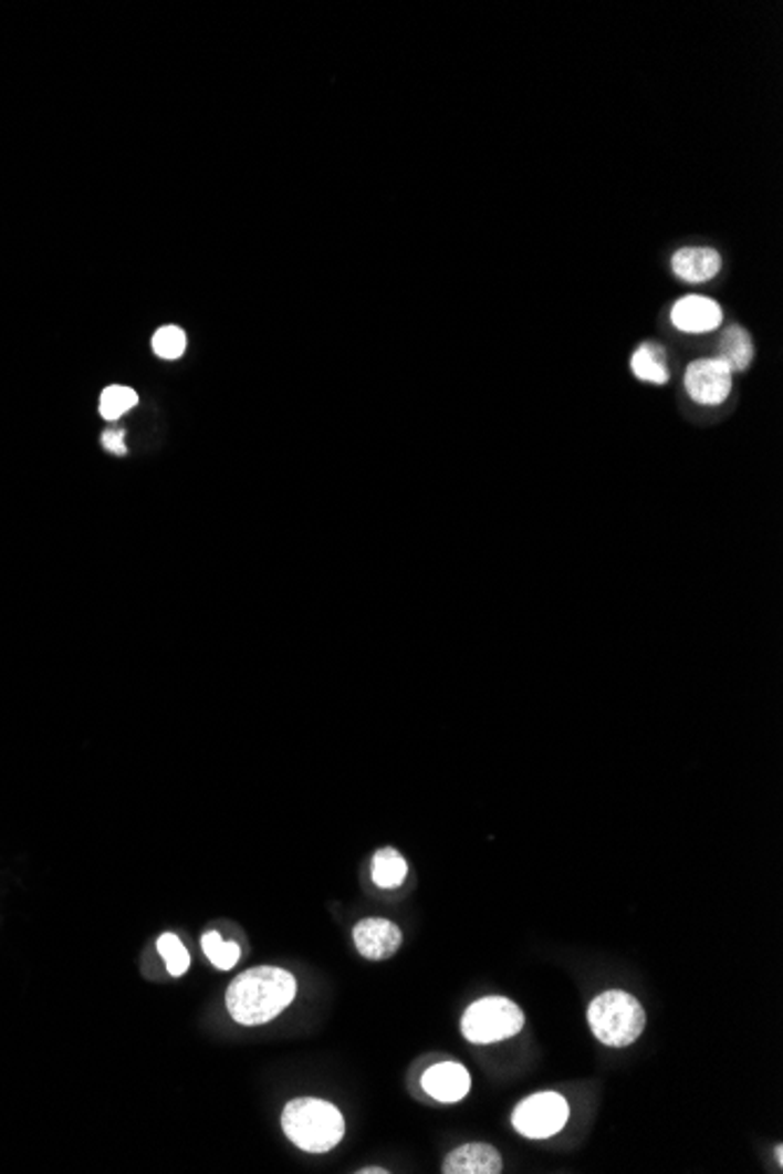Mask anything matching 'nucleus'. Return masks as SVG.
I'll return each mask as SVG.
<instances>
[{"label":"nucleus","mask_w":783,"mask_h":1174,"mask_svg":"<svg viewBox=\"0 0 783 1174\" xmlns=\"http://www.w3.org/2000/svg\"><path fill=\"white\" fill-rule=\"evenodd\" d=\"M293 997H296V978L289 970L261 966L232 980L226 994V1006L234 1022L257 1027L275 1020Z\"/></svg>","instance_id":"obj_1"},{"label":"nucleus","mask_w":783,"mask_h":1174,"mask_svg":"<svg viewBox=\"0 0 783 1174\" xmlns=\"http://www.w3.org/2000/svg\"><path fill=\"white\" fill-rule=\"evenodd\" d=\"M282 1128L286 1137L307 1153H326L345 1134L343 1113L324 1100L299 1098L291 1100L282 1111Z\"/></svg>","instance_id":"obj_2"},{"label":"nucleus","mask_w":783,"mask_h":1174,"mask_svg":"<svg viewBox=\"0 0 783 1174\" xmlns=\"http://www.w3.org/2000/svg\"><path fill=\"white\" fill-rule=\"evenodd\" d=\"M589 1027L601 1043L626 1048L643 1033L645 1010L631 994L619 989L605 991L589 1006Z\"/></svg>","instance_id":"obj_3"},{"label":"nucleus","mask_w":783,"mask_h":1174,"mask_svg":"<svg viewBox=\"0 0 783 1174\" xmlns=\"http://www.w3.org/2000/svg\"><path fill=\"white\" fill-rule=\"evenodd\" d=\"M523 1029L521 1008L502 997H488L467 1008L462 1033L472 1043H495L514 1037Z\"/></svg>","instance_id":"obj_4"},{"label":"nucleus","mask_w":783,"mask_h":1174,"mask_svg":"<svg viewBox=\"0 0 783 1174\" xmlns=\"http://www.w3.org/2000/svg\"><path fill=\"white\" fill-rule=\"evenodd\" d=\"M567 1116H571V1109L561 1094L537 1092L514 1109L512 1125L528 1140H544L563 1130Z\"/></svg>","instance_id":"obj_5"},{"label":"nucleus","mask_w":783,"mask_h":1174,"mask_svg":"<svg viewBox=\"0 0 783 1174\" xmlns=\"http://www.w3.org/2000/svg\"><path fill=\"white\" fill-rule=\"evenodd\" d=\"M685 389L701 406H718L732 392V371L722 360H697L685 371Z\"/></svg>","instance_id":"obj_6"},{"label":"nucleus","mask_w":783,"mask_h":1174,"mask_svg":"<svg viewBox=\"0 0 783 1174\" xmlns=\"http://www.w3.org/2000/svg\"><path fill=\"white\" fill-rule=\"evenodd\" d=\"M357 952L370 962H380L395 954L401 945V931L387 920H364L352 931Z\"/></svg>","instance_id":"obj_7"},{"label":"nucleus","mask_w":783,"mask_h":1174,"mask_svg":"<svg viewBox=\"0 0 783 1174\" xmlns=\"http://www.w3.org/2000/svg\"><path fill=\"white\" fill-rule=\"evenodd\" d=\"M671 322L682 333H711L722 322V308L707 295H685L671 308Z\"/></svg>","instance_id":"obj_8"},{"label":"nucleus","mask_w":783,"mask_h":1174,"mask_svg":"<svg viewBox=\"0 0 783 1174\" xmlns=\"http://www.w3.org/2000/svg\"><path fill=\"white\" fill-rule=\"evenodd\" d=\"M469 1088H472L469 1071L458 1062L435 1064L432 1069H427L422 1077V1090L427 1094H432L435 1100L446 1102V1104L460 1102L469 1092Z\"/></svg>","instance_id":"obj_9"},{"label":"nucleus","mask_w":783,"mask_h":1174,"mask_svg":"<svg viewBox=\"0 0 783 1174\" xmlns=\"http://www.w3.org/2000/svg\"><path fill=\"white\" fill-rule=\"evenodd\" d=\"M446 1174H498L502 1172V1159L491 1144H464L450 1151L443 1161Z\"/></svg>","instance_id":"obj_10"},{"label":"nucleus","mask_w":783,"mask_h":1174,"mask_svg":"<svg viewBox=\"0 0 783 1174\" xmlns=\"http://www.w3.org/2000/svg\"><path fill=\"white\" fill-rule=\"evenodd\" d=\"M674 274L682 282L701 284L709 282L720 270V256L709 247H688L676 251L671 261Z\"/></svg>","instance_id":"obj_11"},{"label":"nucleus","mask_w":783,"mask_h":1174,"mask_svg":"<svg viewBox=\"0 0 783 1174\" xmlns=\"http://www.w3.org/2000/svg\"><path fill=\"white\" fill-rule=\"evenodd\" d=\"M720 356L718 360L725 362L730 366V371H747L753 362V341H751V333L739 326V324H732L728 326L725 331H722L720 335Z\"/></svg>","instance_id":"obj_12"},{"label":"nucleus","mask_w":783,"mask_h":1174,"mask_svg":"<svg viewBox=\"0 0 783 1174\" xmlns=\"http://www.w3.org/2000/svg\"><path fill=\"white\" fill-rule=\"evenodd\" d=\"M631 371L636 377H640V381L650 383V385H667L669 383V362H667V352H664L659 345L655 343H645L640 345L634 356H631Z\"/></svg>","instance_id":"obj_13"},{"label":"nucleus","mask_w":783,"mask_h":1174,"mask_svg":"<svg viewBox=\"0 0 783 1174\" xmlns=\"http://www.w3.org/2000/svg\"><path fill=\"white\" fill-rule=\"evenodd\" d=\"M408 865L397 849H380L370 861V877L380 889H397L404 884Z\"/></svg>","instance_id":"obj_14"},{"label":"nucleus","mask_w":783,"mask_h":1174,"mask_svg":"<svg viewBox=\"0 0 783 1174\" xmlns=\"http://www.w3.org/2000/svg\"><path fill=\"white\" fill-rule=\"evenodd\" d=\"M136 404H139V396H136V392L132 387H125V385H111L104 389L102 394V404H100V411L102 415L106 417V420L115 423L121 420V417L132 411Z\"/></svg>","instance_id":"obj_15"},{"label":"nucleus","mask_w":783,"mask_h":1174,"mask_svg":"<svg viewBox=\"0 0 783 1174\" xmlns=\"http://www.w3.org/2000/svg\"><path fill=\"white\" fill-rule=\"evenodd\" d=\"M202 949L209 957V962L221 970H228L240 962V945L226 943L217 931H209L202 935Z\"/></svg>","instance_id":"obj_16"},{"label":"nucleus","mask_w":783,"mask_h":1174,"mask_svg":"<svg viewBox=\"0 0 783 1174\" xmlns=\"http://www.w3.org/2000/svg\"><path fill=\"white\" fill-rule=\"evenodd\" d=\"M158 952H160V957H163L165 964H167V970H169L171 975H176V978H179V975H184V973L188 970V966H190V954H188V949L184 947V943H181L179 938H176L174 933H165V935H160V941H158Z\"/></svg>","instance_id":"obj_17"},{"label":"nucleus","mask_w":783,"mask_h":1174,"mask_svg":"<svg viewBox=\"0 0 783 1174\" xmlns=\"http://www.w3.org/2000/svg\"><path fill=\"white\" fill-rule=\"evenodd\" d=\"M153 350L163 360H179L186 352V333L179 326H163L153 335Z\"/></svg>","instance_id":"obj_18"},{"label":"nucleus","mask_w":783,"mask_h":1174,"mask_svg":"<svg viewBox=\"0 0 783 1174\" xmlns=\"http://www.w3.org/2000/svg\"><path fill=\"white\" fill-rule=\"evenodd\" d=\"M102 441H104V446H106V448H108L111 453H115V455H125V453H127V446H125V434H123L121 429H115V432H106Z\"/></svg>","instance_id":"obj_19"},{"label":"nucleus","mask_w":783,"mask_h":1174,"mask_svg":"<svg viewBox=\"0 0 783 1174\" xmlns=\"http://www.w3.org/2000/svg\"><path fill=\"white\" fill-rule=\"evenodd\" d=\"M359 1172H378V1174H385L387 1170H380V1167H366V1170H359Z\"/></svg>","instance_id":"obj_20"}]
</instances>
